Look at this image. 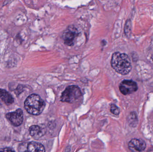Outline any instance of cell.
<instances>
[{"label": "cell", "instance_id": "obj_1", "mask_svg": "<svg viewBox=\"0 0 153 152\" xmlns=\"http://www.w3.org/2000/svg\"><path fill=\"white\" fill-rule=\"evenodd\" d=\"M111 65L117 73L122 75L129 74L132 69L131 60L128 55L118 52L112 54Z\"/></svg>", "mask_w": 153, "mask_h": 152}, {"label": "cell", "instance_id": "obj_2", "mask_svg": "<svg viewBox=\"0 0 153 152\" xmlns=\"http://www.w3.org/2000/svg\"><path fill=\"white\" fill-rule=\"evenodd\" d=\"M24 107L30 114L39 115L44 111L45 103L39 95L33 94L27 97L24 102Z\"/></svg>", "mask_w": 153, "mask_h": 152}, {"label": "cell", "instance_id": "obj_3", "mask_svg": "<svg viewBox=\"0 0 153 152\" xmlns=\"http://www.w3.org/2000/svg\"><path fill=\"white\" fill-rule=\"evenodd\" d=\"M82 96L80 88L77 86L72 85L67 87L62 92L60 100L64 102L73 103L79 100Z\"/></svg>", "mask_w": 153, "mask_h": 152}, {"label": "cell", "instance_id": "obj_4", "mask_svg": "<svg viewBox=\"0 0 153 152\" xmlns=\"http://www.w3.org/2000/svg\"><path fill=\"white\" fill-rule=\"evenodd\" d=\"M78 34V31L73 26H69L65 31L62 35L65 44L69 46H73Z\"/></svg>", "mask_w": 153, "mask_h": 152}, {"label": "cell", "instance_id": "obj_5", "mask_svg": "<svg viewBox=\"0 0 153 152\" xmlns=\"http://www.w3.org/2000/svg\"><path fill=\"white\" fill-rule=\"evenodd\" d=\"M137 84L132 80H124L122 81L119 85V89L122 94L124 95H129L137 91Z\"/></svg>", "mask_w": 153, "mask_h": 152}, {"label": "cell", "instance_id": "obj_6", "mask_svg": "<svg viewBox=\"0 0 153 152\" xmlns=\"http://www.w3.org/2000/svg\"><path fill=\"white\" fill-rule=\"evenodd\" d=\"M7 119L15 126H19L23 121V114L21 109H18L14 112L8 113L6 115Z\"/></svg>", "mask_w": 153, "mask_h": 152}, {"label": "cell", "instance_id": "obj_7", "mask_svg": "<svg viewBox=\"0 0 153 152\" xmlns=\"http://www.w3.org/2000/svg\"><path fill=\"white\" fill-rule=\"evenodd\" d=\"M128 147L132 152H141L146 148V143L142 140L134 138L129 141Z\"/></svg>", "mask_w": 153, "mask_h": 152}, {"label": "cell", "instance_id": "obj_8", "mask_svg": "<svg viewBox=\"0 0 153 152\" xmlns=\"http://www.w3.org/2000/svg\"><path fill=\"white\" fill-rule=\"evenodd\" d=\"M27 152H45V148L41 143L36 142H31L27 147Z\"/></svg>", "mask_w": 153, "mask_h": 152}, {"label": "cell", "instance_id": "obj_9", "mask_svg": "<svg viewBox=\"0 0 153 152\" xmlns=\"http://www.w3.org/2000/svg\"><path fill=\"white\" fill-rule=\"evenodd\" d=\"M0 99L6 105H10L14 102L13 97L8 91L3 89H0Z\"/></svg>", "mask_w": 153, "mask_h": 152}, {"label": "cell", "instance_id": "obj_10", "mask_svg": "<svg viewBox=\"0 0 153 152\" xmlns=\"http://www.w3.org/2000/svg\"><path fill=\"white\" fill-rule=\"evenodd\" d=\"M30 135L35 138H39L43 136L44 134L43 129L39 126L34 125L29 128Z\"/></svg>", "mask_w": 153, "mask_h": 152}, {"label": "cell", "instance_id": "obj_11", "mask_svg": "<svg viewBox=\"0 0 153 152\" xmlns=\"http://www.w3.org/2000/svg\"><path fill=\"white\" fill-rule=\"evenodd\" d=\"M127 121L130 126L135 127L138 124V118L135 112H131L127 118Z\"/></svg>", "mask_w": 153, "mask_h": 152}, {"label": "cell", "instance_id": "obj_12", "mask_svg": "<svg viewBox=\"0 0 153 152\" xmlns=\"http://www.w3.org/2000/svg\"><path fill=\"white\" fill-rule=\"evenodd\" d=\"M131 27L132 26H131V21L130 20H128L125 23V26H124V33L127 36L130 35Z\"/></svg>", "mask_w": 153, "mask_h": 152}, {"label": "cell", "instance_id": "obj_13", "mask_svg": "<svg viewBox=\"0 0 153 152\" xmlns=\"http://www.w3.org/2000/svg\"><path fill=\"white\" fill-rule=\"evenodd\" d=\"M110 111L112 113L115 115H118L120 113V109L114 104H111V106Z\"/></svg>", "mask_w": 153, "mask_h": 152}, {"label": "cell", "instance_id": "obj_14", "mask_svg": "<svg viewBox=\"0 0 153 152\" xmlns=\"http://www.w3.org/2000/svg\"><path fill=\"white\" fill-rule=\"evenodd\" d=\"M0 152H14V151L10 148H5L1 149Z\"/></svg>", "mask_w": 153, "mask_h": 152}, {"label": "cell", "instance_id": "obj_15", "mask_svg": "<svg viewBox=\"0 0 153 152\" xmlns=\"http://www.w3.org/2000/svg\"></svg>", "mask_w": 153, "mask_h": 152}]
</instances>
